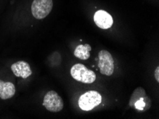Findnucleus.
<instances>
[{"instance_id":"obj_5","label":"nucleus","mask_w":159,"mask_h":119,"mask_svg":"<svg viewBox=\"0 0 159 119\" xmlns=\"http://www.w3.org/2000/svg\"><path fill=\"white\" fill-rule=\"evenodd\" d=\"M98 55L100 72L106 76L112 75L114 71V62L111 54L107 50H101Z\"/></svg>"},{"instance_id":"obj_11","label":"nucleus","mask_w":159,"mask_h":119,"mask_svg":"<svg viewBox=\"0 0 159 119\" xmlns=\"http://www.w3.org/2000/svg\"><path fill=\"white\" fill-rule=\"evenodd\" d=\"M145 96H146V94L144 89L141 88V87L137 88L134 91V93L132 94V95L131 96V98H130V101H129V106H134L135 102L138 100L139 98H140L141 97H143Z\"/></svg>"},{"instance_id":"obj_12","label":"nucleus","mask_w":159,"mask_h":119,"mask_svg":"<svg viewBox=\"0 0 159 119\" xmlns=\"http://www.w3.org/2000/svg\"><path fill=\"white\" fill-rule=\"evenodd\" d=\"M154 76H155V79L156 81H159V67L157 66L155 70V72H154Z\"/></svg>"},{"instance_id":"obj_1","label":"nucleus","mask_w":159,"mask_h":119,"mask_svg":"<svg viewBox=\"0 0 159 119\" xmlns=\"http://www.w3.org/2000/svg\"><path fill=\"white\" fill-rule=\"evenodd\" d=\"M71 75L76 81L84 84H92L96 79L95 72L81 64H76L71 67Z\"/></svg>"},{"instance_id":"obj_10","label":"nucleus","mask_w":159,"mask_h":119,"mask_svg":"<svg viewBox=\"0 0 159 119\" xmlns=\"http://www.w3.org/2000/svg\"><path fill=\"white\" fill-rule=\"evenodd\" d=\"M151 105V99L148 96H145L143 97H141L139 98L136 102L134 103V106L136 108L137 110L140 111H145L150 108Z\"/></svg>"},{"instance_id":"obj_2","label":"nucleus","mask_w":159,"mask_h":119,"mask_svg":"<svg viewBox=\"0 0 159 119\" xmlns=\"http://www.w3.org/2000/svg\"><path fill=\"white\" fill-rule=\"evenodd\" d=\"M102 96L96 91H89L81 95L79 100V106L83 111H91L102 103Z\"/></svg>"},{"instance_id":"obj_7","label":"nucleus","mask_w":159,"mask_h":119,"mask_svg":"<svg viewBox=\"0 0 159 119\" xmlns=\"http://www.w3.org/2000/svg\"><path fill=\"white\" fill-rule=\"evenodd\" d=\"M11 69L16 77H21L22 79H26L32 74L30 64L24 61H19L14 63L11 65Z\"/></svg>"},{"instance_id":"obj_8","label":"nucleus","mask_w":159,"mask_h":119,"mask_svg":"<svg viewBox=\"0 0 159 119\" xmlns=\"http://www.w3.org/2000/svg\"><path fill=\"white\" fill-rule=\"evenodd\" d=\"M16 89L11 82L0 80V98L3 100L11 98L14 96Z\"/></svg>"},{"instance_id":"obj_3","label":"nucleus","mask_w":159,"mask_h":119,"mask_svg":"<svg viewBox=\"0 0 159 119\" xmlns=\"http://www.w3.org/2000/svg\"><path fill=\"white\" fill-rule=\"evenodd\" d=\"M52 0H34L31 9L34 17L42 19L49 15L52 10Z\"/></svg>"},{"instance_id":"obj_6","label":"nucleus","mask_w":159,"mask_h":119,"mask_svg":"<svg viewBox=\"0 0 159 119\" xmlns=\"http://www.w3.org/2000/svg\"><path fill=\"white\" fill-rule=\"evenodd\" d=\"M93 20L98 27L103 30H107L111 27L114 23L112 16L106 11H97L93 16Z\"/></svg>"},{"instance_id":"obj_4","label":"nucleus","mask_w":159,"mask_h":119,"mask_svg":"<svg viewBox=\"0 0 159 119\" xmlns=\"http://www.w3.org/2000/svg\"><path fill=\"white\" fill-rule=\"evenodd\" d=\"M43 106L50 112L57 113L64 108V101L56 91H50L44 96Z\"/></svg>"},{"instance_id":"obj_9","label":"nucleus","mask_w":159,"mask_h":119,"mask_svg":"<svg viewBox=\"0 0 159 119\" xmlns=\"http://www.w3.org/2000/svg\"><path fill=\"white\" fill-rule=\"evenodd\" d=\"M91 50V47L88 43L82 45L80 44L76 47L74 51L75 57L81 60H87L90 57V51Z\"/></svg>"}]
</instances>
